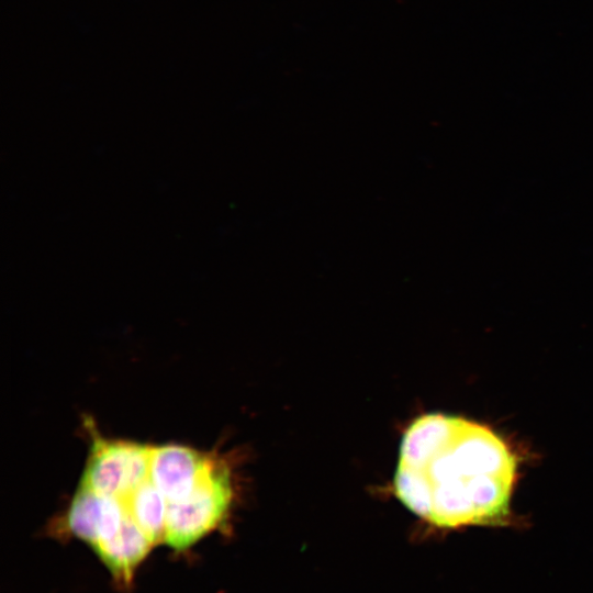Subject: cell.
Wrapping results in <instances>:
<instances>
[{"mask_svg": "<svg viewBox=\"0 0 593 593\" xmlns=\"http://www.w3.org/2000/svg\"><path fill=\"white\" fill-rule=\"evenodd\" d=\"M125 515L120 499L80 486L71 501L67 523L74 535L94 548L119 532Z\"/></svg>", "mask_w": 593, "mask_h": 593, "instance_id": "obj_5", "label": "cell"}, {"mask_svg": "<svg viewBox=\"0 0 593 593\" xmlns=\"http://www.w3.org/2000/svg\"><path fill=\"white\" fill-rule=\"evenodd\" d=\"M154 544L126 513L119 532L94 547L96 552L114 577L130 581L133 571Z\"/></svg>", "mask_w": 593, "mask_h": 593, "instance_id": "obj_6", "label": "cell"}, {"mask_svg": "<svg viewBox=\"0 0 593 593\" xmlns=\"http://www.w3.org/2000/svg\"><path fill=\"white\" fill-rule=\"evenodd\" d=\"M517 460L485 425L440 413L406 429L394 478L395 494L433 526H507Z\"/></svg>", "mask_w": 593, "mask_h": 593, "instance_id": "obj_1", "label": "cell"}, {"mask_svg": "<svg viewBox=\"0 0 593 593\" xmlns=\"http://www.w3.org/2000/svg\"><path fill=\"white\" fill-rule=\"evenodd\" d=\"M231 500L228 471L213 460L189 496L168 503L164 541L177 550L190 547L217 526Z\"/></svg>", "mask_w": 593, "mask_h": 593, "instance_id": "obj_2", "label": "cell"}, {"mask_svg": "<svg viewBox=\"0 0 593 593\" xmlns=\"http://www.w3.org/2000/svg\"><path fill=\"white\" fill-rule=\"evenodd\" d=\"M213 460L184 446L152 447L149 479L168 503L178 502L190 495Z\"/></svg>", "mask_w": 593, "mask_h": 593, "instance_id": "obj_4", "label": "cell"}, {"mask_svg": "<svg viewBox=\"0 0 593 593\" xmlns=\"http://www.w3.org/2000/svg\"><path fill=\"white\" fill-rule=\"evenodd\" d=\"M121 501L154 545L164 541L168 501L149 478Z\"/></svg>", "mask_w": 593, "mask_h": 593, "instance_id": "obj_7", "label": "cell"}, {"mask_svg": "<svg viewBox=\"0 0 593 593\" xmlns=\"http://www.w3.org/2000/svg\"><path fill=\"white\" fill-rule=\"evenodd\" d=\"M150 449L96 438L80 486L123 500L149 478Z\"/></svg>", "mask_w": 593, "mask_h": 593, "instance_id": "obj_3", "label": "cell"}]
</instances>
